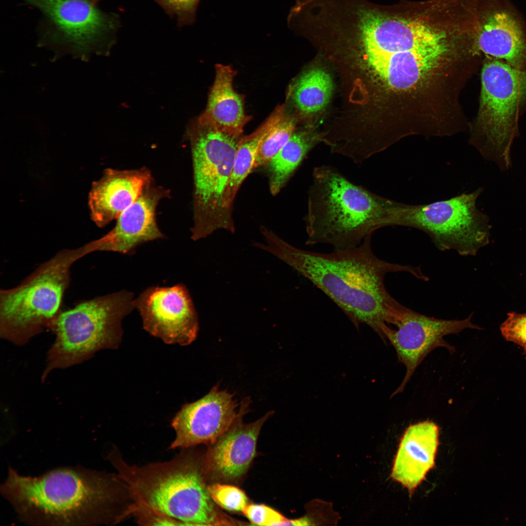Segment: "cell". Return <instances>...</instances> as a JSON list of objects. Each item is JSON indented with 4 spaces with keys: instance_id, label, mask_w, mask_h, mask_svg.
I'll use <instances>...</instances> for the list:
<instances>
[{
    "instance_id": "obj_30",
    "label": "cell",
    "mask_w": 526,
    "mask_h": 526,
    "mask_svg": "<svg viewBox=\"0 0 526 526\" xmlns=\"http://www.w3.org/2000/svg\"><path fill=\"white\" fill-rule=\"evenodd\" d=\"M524 354H525V356H526V352H525V351L524 352Z\"/></svg>"
},
{
    "instance_id": "obj_21",
    "label": "cell",
    "mask_w": 526,
    "mask_h": 526,
    "mask_svg": "<svg viewBox=\"0 0 526 526\" xmlns=\"http://www.w3.org/2000/svg\"><path fill=\"white\" fill-rule=\"evenodd\" d=\"M284 105L278 106L254 132L241 138L223 202L225 211L229 217L233 218L232 210L235 197L243 182L254 169L262 142L284 115Z\"/></svg>"
},
{
    "instance_id": "obj_29",
    "label": "cell",
    "mask_w": 526,
    "mask_h": 526,
    "mask_svg": "<svg viewBox=\"0 0 526 526\" xmlns=\"http://www.w3.org/2000/svg\"><path fill=\"white\" fill-rule=\"evenodd\" d=\"M132 516L143 526H182L178 521L145 506L133 503Z\"/></svg>"
},
{
    "instance_id": "obj_22",
    "label": "cell",
    "mask_w": 526,
    "mask_h": 526,
    "mask_svg": "<svg viewBox=\"0 0 526 526\" xmlns=\"http://www.w3.org/2000/svg\"><path fill=\"white\" fill-rule=\"evenodd\" d=\"M319 140L320 136L312 132H294L286 144L266 164L272 195L281 191Z\"/></svg>"
},
{
    "instance_id": "obj_6",
    "label": "cell",
    "mask_w": 526,
    "mask_h": 526,
    "mask_svg": "<svg viewBox=\"0 0 526 526\" xmlns=\"http://www.w3.org/2000/svg\"><path fill=\"white\" fill-rule=\"evenodd\" d=\"M134 299L132 292L123 290L60 312L50 328L55 339L42 379L52 370L81 363L100 350L117 348L122 339V321L134 309Z\"/></svg>"
},
{
    "instance_id": "obj_11",
    "label": "cell",
    "mask_w": 526,
    "mask_h": 526,
    "mask_svg": "<svg viewBox=\"0 0 526 526\" xmlns=\"http://www.w3.org/2000/svg\"><path fill=\"white\" fill-rule=\"evenodd\" d=\"M472 315L463 319H443L428 317L405 306L399 312L393 329L387 324L382 328V339H388L396 353L398 361L406 368L405 376L391 397L403 392L418 366L433 350L447 349L450 353L455 348L444 337L458 334L466 329H480L471 321Z\"/></svg>"
},
{
    "instance_id": "obj_17",
    "label": "cell",
    "mask_w": 526,
    "mask_h": 526,
    "mask_svg": "<svg viewBox=\"0 0 526 526\" xmlns=\"http://www.w3.org/2000/svg\"><path fill=\"white\" fill-rule=\"evenodd\" d=\"M147 168L119 170L107 169L92 184L88 204L91 219L99 227L106 226L138 198L153 179Z\"/></svg>"
},
{
    "instance_id": "obj_3",
    "label": "cell",
    "mask_w": 526,
    "mask_h": 526,
    "mask_svg": "<svg viewBox=\"0 0 526 526\" xmlns=\"http://www.w3.org/2000/svg\"><path fill=\"white\" fill-rule=\"evenodd\" d=\"M398 203L353 183L335 167H316L304 217L306 244L357 246L376 230L395 226Z\"/></svg>"
},
{
    "instance_id": "obj_19",
    "label": "cell",
    "mask_w": 526,
    "mask_h": 526,
    "mask_svg": "<svg viewBox=\"0 0 526 526\" xmlns=\"http://www.w3.org/2000/svg\"><path fill=\"white\" fill-rule=\"evenodd\" d=\"M215 76L206 108L197 119L204 125L241 137L251 117L244 110V97L236 92L233 81L236 71L230 65H215Z\"/></svg>"
},
{
    "instance_id": "obj_15",
    "label": "cell",
    "mask_w": 526,
    "mask_h": 526,
    "mask_svg": "<svg viewBox=\"0 0 526 526\" xmlns=\"http://www.w3.org/2000/svg\"><path fill=\"white\" fill-rule=\"evenodd\" d=\"M169 196L170 191L157 185L153 179L136 201L118 217L114 227L96 240L98 251L129 254L141 244L164 238L156 211L160 201Z\"/></svg>"
},
{
    "instance_id": "obj_8",
    "label": "cell",
    "mask_w": 526,
    "mask_h": 526,
    "mask_svg": "<svg viewBox=\"0 0 526 526\" xmlns=\"http://www.w3.org/2000/svg\"><path fill=\"white\" fill-rule=\"evenodd\" d=\"M41 14L38 43L55 53L86 58L106 50L120 24L93 0H20Z\"/></svg>"
},
{
    "instance_id": "obj_25",
    "label": "cell",
    "mask_w": 526,
    "mask_h": 526,
    "mask_svg": "<svg viewBox=\"0 0 526 526\" xmlns=\"http://www.w3.org/2000/svg\"><path fill=\"white\" fill-rule=\"evenodd\" d=\"M207 489L214 503L225 510L242 512L248 504L245 492L235 486L216 483L207 486Z\"/></svg>"
},
{
    "instance_id": "obj_16",
    "label": "cell",
    "mask_w": 526,
    "mask_h": 526,
    "mask_svg": "<svg viewBox=\"0 0 526 526\" xmlns=\"http://www.w3.org/2000/svg\"><path fill=\"white\" fill-rule=\"evenodd\" d=\"M272 413H267L248 424L242 422V414L210 444L202 463L203 472L224 480H234L244 475L255 456L261 428Z\"/></svg>"
},
{
    "instance_id": "obj_9",
    "label": "cell",
    "mask_w": 526,
    "mask_h": 526,
    "mask_svg": "<svg viewBox=\"0 0 526 526\" xmlns=\"http://www.w3.org/2000/svg\"><path fill=\"white\" fill-rule=\"evenodd\" d=\"M482 89L478 127L484 156L499 158L510 165V152L518 134V120L526 110V70L503 60L488 57L481 73Z\"/></svg>"
},
{
    "instance_id": "obj_1",
    "label": "cell",
    "mask_w": 526,
    "mask_h": 526,
    "mask_svg": "<svg viewBox=\"0 0 526 526\" xmlns=\"http://www.w3.org/2000/svg\"><path fill=\"white\" fill-rule=\"evenodd\" d=\"M372 235L359 245L331 253L298 248L272 231L264 236L261 250L284 262L307 279L333 301L357 328L365 324L380 337L386 324H394L403 306L387 291L384 279L389 273L405 271L423 280L421 269L391 263L377 257Z\"/></svg>"
},
{
    "instance_id": "obj_20",
    "label": "cell",
    "mask_w": 526,
    "mask_h": 526,
    "mask_svg": "<svg viewBox=\"0 0 526 526\" xmlns=\"http://www.w3.org/2000/svg\"><path fill=\"white\" fill-rule=\"evenodd\" d=\"M446 47L399 52L366 56L370 66L391 88L410 89L437 65Z\"/></svg>"
},
{
    "instance_id": "obj_27",
    "label": "cell",
    "mask_w": 526,
    "mask_h": 526,
    "mask_svg": "<svg viewBox=\"0 0 526 526\" xmlns=\"http://www.w3.org/2000/svg\"><path fill=\"white\" fill-rule=\"evenodd\" d=\"M507 319L500 326L503 337L507 341L522 347L526 352V313H508Z\"/></svg>"
},
{
    "instance_id": "obj_28",
    "label": "cell",
    "mask_w": 526,
    "mask_h": 526,
    "mask_svg": "<svg viewBox=\"0 0 526 526\" xmlns=\"http://www.w3.org/2000/svg\"><path fill=\"white\" fill-rule=\"evenodd\" d=\"M242 512L253 524L258 526H283L287 518L263 504H248Z\"/></svg>"
},
{
    "instance_id": "obj_7",
    "label": "cell",
    "mask_w": 526,
    "mask_h": 526,
    "mask_svg": "<svg viewBox=\"0 0 526 526\" xmlns=\"http://www.w3.org/2000/svg\"><path fill=\"white\" fill-rule=\"evenodd\" d=\"M193 177V223L191 239L197 241L218 230L233 233V218L225 213L224 199L241 137L202 125H189Z\"/></svg>"
},
{
    "instance_id": "obj_24",
    "label": "cell",
    "mask_w": 526,
    "mask_h": 526,
    "mask_svg": "<svg viewBox=\"0 0 526 526\" xmlns=\"http://www.w3.org/2000/svg\"><path fill=\"white\" fill-rule=\"evenodd\" d=\"M295 126L293 120L284 114L262 142L254 169L266 164L282 149L295 132Z\"/></svg>"
},
{
    "instance_id": "obj_14",
    "label": "cell",
    "mask_w": 526,
    "mask_h": 526,
    "mask_svg": "<svg viewBox=\"0 0 526 526\" xmlns=\"http://www.w3.org/2000/svg\"><path fill=\"white\" fill-rule=\"evenodd\" d=\"M475 45L488 57L526 70V23L509 0H484Z\"/></svg>"
},
{
    "instance_id": "obj_2",
    "label": "cell",
    "mask_w": 526,
    "mask_h": 526,
    "mask_svg": "<svg viewBox=\"0 0 526 526\" xmlns=\"http://www.w3.org/2000/svg\"><path fill=\"white\" fill-rule=\"evenodd\" d=\"M1 494L24 523L39 526L113 525L131 517L133 502L116 473L62 467L37 477L12 468Z\"/></svg>"
},
{
    "instance_id": "obj_18",
    "label": "cell",
    "mask_w": 526,
    "mask_h": 526,
    "mask_svg": "<svg viewBox=\"0 0 526 526\" xmlns=\"http://www.w3.org/2000/svg\"><path fill=\"white\" fill-rule=\"evenodd\" d=\"M438 435V426L433 422L425 421L410 425L401 439L391 477L410 492L434 465Z\"/></svg>"
},
{
    "instance_id": "obj_13",
    "label": "cell",
    "mask_w": 526,
    "mask_h": 526,
    "mask_svg": "<svg viewBox=\"0 0 526 526\" xmlns=\"http://www.w3.org/2000/svg\"><path fill=\"white\" fill-rule=\"evenodd\" d=\"M249 400L242 402L240 410L233 394L214 386L201 399L184 405L171 422L175 432L169 449H188L201 444H211L248 409Z\"/></svg>"
},
{
    "instance_id": "obj_5",
    "label": "cell",
    "mask_w": 526,
    "mask_h": 526,
    "mask_svg": "<svg viewBox=\"0 0 526 526\" xmlns=\"http://www.w3.org/2000/svg\"><path fill=\"white\" fill-rule=\"evenodd\" d=\"M94 251H97L94 240L77 248L61 250L18 286L1 289L0 337L23 345L46 328H50L60 312L71 266Z\"/></svg>"
},
{
    "instance_id": "obj_26",
    "label": "cell",
    "mask_w": 526,
    "mask_h": 526,
    "mask_svg": "<svg viewBox=\"0 0 526 526\" xmlns=\"http://www.w3.org/2000/svg\"><path fill=\"white\" fill-rule=\"evenodd\" d=\"M153 0L169 16L176 19L178 27L190 25L194 22L200 0Z\"/></svg>"
},
{
    "instance_id": "obj_31",
    "label": "cell",
    "mask_w": 526,
    "mask_h": 526,
    "mask_svg": "<svg viewBox=\"0 0 526 526\" xmlns=\"http://www.w3.org/2000/svg\"><path fill=\"white\" fill-rule=\"evenodd\" d=\"M94 1H95L96 2H96V1L95 0H94Z\"/></svg>"
},
{
    "instance_id": "obj_4",
    "label": "cell",
    "mask_w": 526,
    "mask_h": 526,
    "mask_svg": "<svg viewBox=\"0 0 526 526\" xmlns=\"http://www.w3.org/2000/svg\"><path fill=\"white\" fill-rule=\"evenodd\" d=\"M133 502L159 512L182 526H233L219 510L207 489L203 469L187 451L172 459L131 465L116 447L107 456Z\"/></svg>"
},
{
    "instance_id": "obj_10",
    "label": "cell",
    "mask_w": 526,
    "mask_h": 526,
    "mask_svg": "<svg viewBox=\"0 0 526 526\" xmlns=\"http://www.w3.org/2000/svg\"><path fill=\"white\" fill-rule=\"evenodd\" d=\"M481 192L479 188L425 204L399 202L396 226L424 232L440 250H453L462 256L474 255L489 242L487 218L476 207Z\"/></svg>"
},
{
    "instance_id": "obj_12",
    "label": "cell",
    "mask_w": 526,
    "mask_h": 526,
    "mask_svg": "<svg viewBox=\"0 0 526 526\" xmlns=\"http://www.w3.org/2000/svg\"><path fill=\"white\" fill-rule=\"evenodd\" d=\"M143 328L167 344L188 345L199 331L198 315L183 284L148 288L134 299Z\"/></svg>"
},
{
    "instance_id": "obj_23",
    "label": "cell",
    "mask_w": 526,
    "mask_h": 526,
    "mask_svg": "<svg viewBox=\"0 0 526 526\" xmlns=\"http://www.w3.org/2000/svg\"><path fill=\"white\" fill-rule=\"evenodd\" d=\"M330 75L320 68L307 71L294 85L292 98L297 107L305 113L321 110L328 103L333 91Z\"/></svg>"
}]
</instances>
